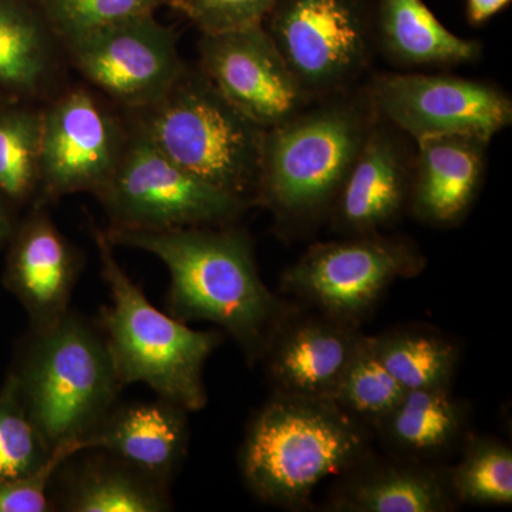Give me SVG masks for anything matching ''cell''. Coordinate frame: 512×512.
I'll return each mask as SVG.
<instances>
[{
  "label": "cell",
  "instance_id": "cell-1",
  "mask_svg": "<svg viewBox=\"0 0 512 512\" xmlns=\"http://www.w3.org/2000/svg\"><path fill=\"white\" fill-rule=\"evenodd\" d=\"M104 234L113 247L157 256L170 274L167 312L184 323L220 326L248 365L261 362L276 329L298 305L264 284L251 238L234 224L170 231L106 228Z\"/></svg>",
  "mask_w": 512,
  "mask_h": 512
},
{
  "label": "cell",
  "instance_id": "cell-2",
  "mask_svg": "<svg viewBox=\"0 0 512 512\" xmlns=\"http://www.w3.org/2000/svg\"><path fill=\"white\" fill-rule=\"evenodd\" d=\"M377 117L365 86L313 100L265 130L256 207L288 237L329 220L340 188Z\"/></svg>",
  "mask_w": 512,
  "mask_h": 512
},
{
  "label": "cell",
  "instance_id": "cell-3",
  "mask_svg": "<svg viewBox=\"0 0 512 512\" xmlns=\"http://www.w3.org/2000/svg\"><path fill=\"white\" fill-rule=\"evenodd\" d=\"M373 441L372 430L332 400L274 393L249 421L239 468L259 500L305 510L316 487L366 456Z\"/></svg>",
  "mask_w": 512,
  "mask_h": 512
},
{
  "label": "cell",
  "instance_id": "cell-4",
  "mask_svg": "<svg viewBox=\"0 0 512 512\" xmlns=\"http://www.w3.org/2000/svg\"><path fill=\"white\" fill-rule=\"evenodd\" d=\"M92 234L110 292L97 326L121 386L146 384L160 399L200 412L208 403L205 363L221 333L192 329L157 309L117 261L104 229L92 225Z\"/></svg>",
  "mask_w": 512,
  "mask_h": 512
},
{
  "label": "cell",
  "instance_id": "cell-5",
  "mask_svg": "<svg viewBox=\"0 0 512 512\" xmlns=\"http://www.w3.org/2000/svg\"><path fill=\"white\" fill-rule=\"evenodd\" d=\"M12 373L50 451L84 446L123 390L99 326L72 309L50 328L30 329Z\"/></svg>",
  "mask_w": 512,
  "mask_h": 512
},
{
  "label": "cell",
  "instance_id": "cell-6",
  "mask_svg": "<svg viewBox=\"0 0 512 512\" xmlns=\"http://www.w3.org/2000/svg\"><path fill=\"white\" fill-rule=\"evenodd\" d=\"M127 121L194 177L256 207L265 128L235 109L197 67Z\"/></svg>",
  "mask_w": 512,
  "mask_h": 512
},
{
  "label": "cell",
  "instance_id": "cell-7",
  "mask_svg": "<svg viewBox=\"0 0 512 512\" xmlns=\"http://www.w3.org/2000/svg\"><path fill=\"white\" fill-rule=\"evenodd\" d=\"M94 197L107 228L136 231L235 224L252 208L187 173L130 123L119 164Z\"/></svg>",
  "mask_w": 512,
  "mask_h": 512
},
{
  "label": "cell",
  "instance_id": "cell-8",
  "mask_svg": "<svg viewBox=\"0 0 512 512\" xmlns=\"http://www.w3.org/2000/svg\"><path fill=\"white\" fill-rule=\"evenodd\" d=\"M309 99L355 87L375 60V0H278L264 23Z\"/></svg>",
  "mask_w": 512,
  "mask_h": 512
},
{
  "label": "cell",
  "instance_id": "cell-9",
  "mask_svg": "<svg viewBox=\"0 0 512 512\" xmlns=\"http://www.w3.org/2000/svg\"><path fill=\"white\" fill-rule=\"evenodd\" d=\"M426 265L407 238L382 232L350 235L312 245L286 269L281 289L299 305L360 326L390 285L414 278Z\"/></svg>",
  "mask_w": 512,
  "mask_h": 512
},
{
  "label": "cell",
  "instance_id": "cell-10",
  "mask_svg": "<svg viewBox=\"0 0 512 512\" xmlns=\"http://www.w3.org/2000/svg\"><path fill=\"white\" fill-rule=\"evenodd\" d=\"M365 89L377 119L414 143L453 134L491 141L512 123L511 97L480 80L441 73H380Z\"/></svg>",
  "mask_w": 512,
  "mask_h": 512
},
{
  "label": "cell",
  "instance_id": "cell-11",
  "mask_svg": "<svg viewBox=\"0 0 512 512\" xmlns=\"http://www.w3.org/2000/svg\"><path fill=\"white\" fill-rule=\"evenodd\" d=\"M60 46L70 66L126 113L156 103L187 66L177 33L154 15L87 30Z\"/></svg>",
  "mask_w": 512,
  "mask_h": 512
},
{
  "label": "cell",
  "instance_id": "cell-12",
  "mask_svg": "<svg viewBox=\"0 0 512 512\" xmlns=\"http://www.w3.org/2000/svg\"><path fill=\"white\" fill-rule=\"evenodd\" d=\"M127 137V120L92 90L73 87L47 101L33 204L49 205L76 192L96 195L116 170Z\"/></svg>",
  "mask_w": 512,
  "mask_h": 512
},
{
  "label": "cell",
  "instance_id": "cell-13",
  "mask_svg": "<svg viewBox=\"0 0 512 512\" xmlns=\"http://www.w3.org/2000/svg\"><path fill=\"white\" fill-rule=\"evenodd\" d=\"M198 69L242 114L265 130L312 103L264 26L201 33Z\"/></svg>",
  "mask_w": 512,
  "mask_h": 512
},
{
  "label": "cell",
  "instance_id": "cell-14",
  "mask_svg": "<svg viewBox=\"0 0 512 512\" xmlns=\"http://www.w3.org/2000/svg\"><path fill=\"white\" fill-rule=\"evenodd\" d=\"M47 207L30 205L6 245L3 284L22 303L32 330L50 328L70 311L84 266L82 252L56 227Z\"/></svg>",
  "mask_w": 512,
  "mask_h": 512
},
{
  "label": "cell",
  "instance_id": "cell-15",
  "mask_svg": "<svg viewBox=\"0 0 512 512\" xmlns=\"http://www.w3.org/2000/svg\"><path fill=\"white\" fill-rule=\"evenodd\" d=\"M362 336L360 326L296 305L261 359L275 394L330 400Z\"/></svg>",
  "mask_w": 512,
  "mask_h": 512
},
{
  "label": "cell",
  "instance_id": "cell-16",
  "mask_svg": "<svg viewBox=\"0 0 512 512\" xmlns=\"http://www.w3.org/2000/svg\"><path fill=\"white\" fill-rule=\"evenodd\" d=\"M406 138L376 119L330 211L328 221L339 234L380 232L409 211L416 148Z\"/></svg>",
  "mask_w": 512,
  "mask_h": 512
},
{
  "label": "cell",
  "instance_id": "cell-17",
  "mask_svg": "<svg viewBox=\"0 0 512 512\" xmlns=\"http://www.w3.org/2000/svg\"><path fill=\"white\" fill-rule=\"evenodd\" d=\"M326 510L336 512H448L458 505L447 464L423 463L370 450L339 474Z\"/></svg>",
  "mask_w": 512,
  "mask_h": 512
},
{
  "label": "cell",
  "instance_id": "cell-18",
  "mask_svg": "<svg viewBox=\"0 0 512 512\" xmlns=\"http://www.w3.org/2000/svg\"><path fill=\"white\" fill-rule=\"evenodd\" d=\"M184 407L160 399L116 404L100 426L84 439V448L119 458L138 473L170 488L183 466L190 441Z\"/></svg>",
  "mask_w": 512,
  "mask_h": 512
},
{
  "label": "cell",
  "instance_id": "cell-19",
  "mask_svg": "<svg viewBox=\"0 0 512 512\" xmlns=\"http://www.w3.org/2000/svg\"><path fill=\"white\" fill-rule=\"evenodd\" d=\"M409 211L423 224H460L483 184L490 141L473 136H437L417 141Z\"/></svg>",
  "mask_w": 512,
  "mask_h": 512
},
{
  "label": "cell",
  "instance_id": "cell-20",
  "mask_svg": "<svg viewBox=\"0 0 512 512\" xmlns=\"http://www.w3.org/2000/svg\"><path fill=\"white\" fill-rule=\"evenodd\" d=\"M373 434L384 453L446 464L471 436L470 413L451 389L406 390Z\"/></svg>",
  "mask_w": 512,
  "mask_h": 512
},
{
  "label": "cell",
  "instance_id": "cell-21",
  "mask_svg": "<svg viewBox=\"0 0 512 512\" xmlns=\"http://www.w3.org/2000/svg\"><path fill=\"white\" fill-rule=\"evenodd\" d=\"M376 53L399 69H447L477 62L483 46L454 35L424 0H375Z\"/></svg>",
  "mask_w": 512,
  "mask_h": 512
},
{
  "label": "cell",
  "instance_id": "cell-22",
  "mask_svg": "<svg viewBox=\"0 0 512 512\" xmlns=\"http://www.w3.org/2000/svg\"><path fill=\"white\" fill-rule=\"evenodd\" d=\"M60 53L36 0H0V97L45 99L59 72Z\"/></svg>",
  "mask_w": 512,
  "mask_h": 512
},
{
  "label": "cell",
  "instance_id": "cell-23",
  "mask_svg": "<svg viewBox=\"0 0 512 512\" xmlns=\"http://www.w3.org/2000/svg\"><path fill=\"white\" fill-rule=\"evenodd\" d=\"M62 466V490L53 510L69 512H165L173 508L170 488L156 483L106 451Z\"/></svg>",
  "mask_w": 512,
  "mask_h": 512
},
{
  "label": "cell",
  "instance_id": "cell-24",
  "mask_svg": "<svg viewBox=\"0 0 512 512\" xmlns=\"http://www.w3.org/2000/svg\"><path fill=\"white\" fill-rule=\"evenodd\" d=\"M377 356L404 390L451 389L460 346L429 326H399L373 336Z\"/></svg>",
  "mask_w": 512,
  "mask_h": 512
},
{
  "label": "cell",
  "instance_id": "cell-25",
  "mask_svg": "<svg viewBox=\"0 0 512 512\" xmlns=\"http://www.w3.org/2000/svg\"><path fill=\"white\" fill-rule=\"evenodd\" d=\"M43 107L32 101L0 100V194L15 207L39 194Z\"/></svg>",
  "mask_w": 512,
  "mask_h": 512
},
{
  "label": "cell",
  "instance_id": "cell-26",
  "mask_svg": "<svg viewBox=\"0 0 512 512\" xmlns=\"http://www.w3.org/2000/svg\"><path fill=\"white\" fill-rule=\"evenodd\" d=\"M447 473L458 505L512 504V451L497 437L471 434L460 461L447 466Z\"/></svg>",
  "mask_w": 512,
  "mask_h": 512
},
{
  "label": "cell",
  "instance_id": "cell-27",
  "mask_svg": "<svg viewBox=\"0 0 512 512\" xmlns=\"http://www.w3.org/2000/svg\"><path fill=\"white\" fill-rule=\"evenodd\" d=\"M404 392L377 356L373 336L363 333L330 400L373 433Z\"/></svg>",
  "mask_w": 512,
  "mask_h": 512
},
{
  "label": "cell",
  "instance_id": "cell-28",
  "mask_svg": "<svg viewBox=\"0 0 512 512\" xmlns=\"http://www.w3.org/2000/svg\"><path fill=\"white\" fill-rule=\"evenodd\" d=\"M52 453L30 419L10 370L0 387V478L32 473Z\"/></svg>",
  "mask_w": 512,
  "mask_h": 512
},
{
  "label": "cell",
  "instance_id": "cell-29",
  "mask_svg": "<svg viewBox=\"0 0 512 512\" xmlns=\"http://www.w3.org/2000/svg\"><path fill=\"white\" fill-rule=\"evenodd\" d=\"M174 0H36L57 40L70 39L101 26L154 15Z\"/></svg>",
  "mask_w": 512,
  "mask_h": 512
},
{
  "label": "cell",
  "instance_id": "cell-30",
  "mask_svg": "<svg viewBox=\"0 0 512 512\" xmlns=\"http://www.w3.org/2000/svg\"><path fill=\"white\" fill-rule=\"evenodd\" d=\"M82 443L57 447L45 463L32 473L0 478V512L53 511L52 487L56 474L74 454L83 453Z\"/></svg>",
  "mask_w": 512,
  "mask_h": 512
},
{
  "label": "cell",
  "instance_id": "cell-31",
  "mask_svg": "<svg viewBox=\"0 0 512 512\" xmlns=\"http://www.w3.org/2000/svg\"><path fill=\"white\" fill-rule=\"evenodd\" d=\"M276 3L278 0H174L171 6L201 33H218L262 25Z\"/></svg>",
  "mask_w": 512,
  "mask_h": 512
},
{
  "label": "cell",
  "instance_id": "cell-32",
  "mask_svg": "<svg viewBox=\"0 0 512 512\" xmlns=\"http://www.w3.org/2000/svg\"><path fill=\"white\" fill-rule=\"evenodd\" d=\"M511 0H467L466 15L468 23L474 28L483 26L488 20L507 8Z\"/></svg>",
  "mask_w": 512,
  "mask_h": 512
},
{
  "label": "cell",
  "instance_id": "cell-33",
  "mask_svg": "<svg viewBox=\"0 0 512 512\" xmlns=\"http://www.w3.org/2000/svg\"><path fill=\"white\" fill-rule=\"evenodd\" d=\"M15 208L0 194V249L8 245L18 221L15 220Z\"/></svg>",
  "mask_w": 512,
  "mask_h": 512
},
{
  "label": "cell",
  "instance_id": "cell-34",
  "mask_svg": "<svg viewBox=\"0 0 512 512\" xmlns=\"http://www.w3.org/2000/svg\"><path fill=\"white\" fill-rule=\"evenodd\" d=\"M0 100H3V97H0Z\"/></svg>",
  "mask_w": 512,
  "mask_h": 512
}]
</instances>
